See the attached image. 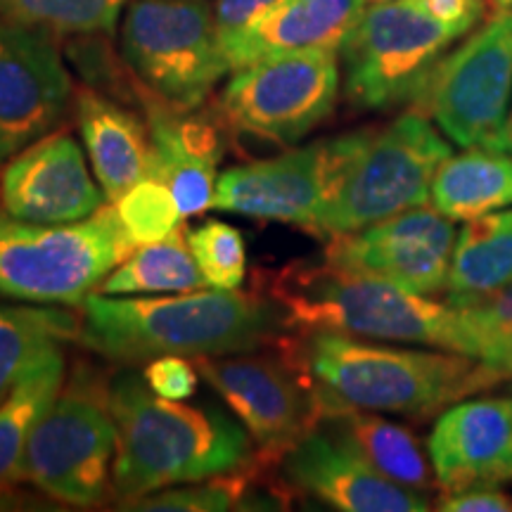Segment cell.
I'll use <instances>...</instances> for the list:
<instances>
[{"mask_svg":"<svg viewBox=\"0 0 512 512\" xmlns=\"http://www.w3.org/2000/svg\"><path fill=\"white\" fill-rule=\"evenodd\" d=\"M451 306L460 313L467 330L482 344V356L491 342L512 337V283L484 297Z\"/></svg>","mask_w":512,"mask_h":512,"instance_id":"31","label":"cell"},{"mask_svg":"<svg viewBox=\"0 0 512 512\" xmlns=\"http://www.w3.org/2000/svg\"><path fill=\"white\" fill-rule=\"evenodd\" d=\"M143 380L157 396H164V399L171 401H185L197 392L200 373H197L195 363H190L188 358L159 356L147 361Z\"/></svg>","mask_w":512,"mask_h":512,"instance_id":"32","label":"cell"},{"mask_svg":"<svg viewBox=\"0 0 512 512\" xmlns=\"http://www.w3.org/2000/svg\"><path fill=\"white\" fill-rule=\"evenodd\" d=\"M145 121L150 131V176L174 192L183 219L211 209L216 192V166L223 157L221 126L214 121L164 105L145 93Z\"/></svg>","mask_w":512,"mask_h":512,"instance_id":"19","label":"cell"},{"mask_svg":"<svg viewBox=\"0 0 512 512\" xmlns=\"http://www.w3.org/2000/svg\"><path fill=\"white\" fill-rule=\"evenodd\" d=\"M114 453L110 384L98 370L79 363L31 434L22 484L72 508H98L114 496Z\"/></svg>","mask_w":512,"mask_h":512,"instance_id":"7","label":"cell"},{"mask_svg":"<svg viewBox=\"0 0 512 512\" xmlns=\"http://www.w3.org/2000/svg\"><path fill=\"white\" fill-rule=\"evenodd\" d=\"M81 335V318L64 309L0 302V403L41 356Z\"/></svg>","mask_w":512,"mask_h":512,"instance_id":"26","label":"cell"},{"mask_svg":"<svg viewBox=\"0 0 512 512\" xmlns=\"http://www.w3.org/2000/svg\"><path fill=\"white\" fill-rule=\"evenodd\" d=\"M512 283V209L465 221L458 230L446 302L460 304Z\"/></svg>","mask_w":512,"mask_h":512,"instance_id":"24","label":"cell"},{"mask_svg":"<svg viewBox=\"0 0 512 512\" xmlns=\"http://www.w3.org/2000/svg\"><path fill=\"white\" fill-rule=\"evenodd\" d=\"M456 41L458 36L418 0L373 3L339 50L349 102L361 110L415 105Z\"/></svg>","mask_w":512,"mask_h":512,"instance_id":"9","label":"cell"},{"mask_svg":"<svg viewBox=\"0 0 512 512\" xmlns=\"http://www.w3.org/2000/svg\"><path fill=\"white\" fill-rule=\"evenodd\" d=\"M418 3L458 38L470 34L486 15V0H418Z\"/></svg>","mask_w":512,"mask_h":512,"instance_id":"35","label":"cell"},{"mask_svg":"<svg viewBox=\"0 0 512 512\" xmlns=\"http://www.w3.org/2000/svg\"><path fill=\"white\" fill-rule=\"evenodd\" d=\"M207 280L192 256L188 230L140 245L100 285V294H166L204 290Z\"/></svg>","mask_w":512,"mask_h":512,"instance_id":"27","label":"cell"},{"mask_svg":"<svg viewBox=\"0 0 512 512\" xmlns=\"http://www.w3.org/2000/svg\"><path fill=\"white\" fill-rule=\"evenodd\" d=\"M325 432L356 451L373 470L415 491L439 489L425 453L406 427L373 411H335L318 422Z\"/></svg>","mask_w":512,"mask_h":512,"instance_id":"22","label":"cell"},{"mask_svg":"<svg viewBox=\"0 0 512 512\" xmlns=\"http://www.w3.org/2000/svg\"><path fill=\"white\" fill-rule=\"evenodd\" d=\"M456 240L453 221L425 204L356 233L330 238L323 259L344 271L432 297L446 292Z\"/></svg>","mask_w":512,"mask_h":512,"instance_id":"13","label":"cell"},{"mask_svg":"<svg viewBox=\"0 0 512 512\" xmlns=\"http://www.w3.org/2000/svg\"><path fill=\"white\" fill-rule=\"evenodd\" d=\"M273 347L302 377L318 422L335 411L425 420L505 382L484 361L456 351L384 347L339 332H285Z\"/></svg>","mask_w":512,"mask_h":512,"instance_id":"1","label":"cell"},{"mask_svg":"<svg viewBox=\"0 0 512 512\" xmlns=\"http://www.w3.org/2000/svg\"><path fill=\"white\" fill-rule=\"evenodd\" d=\"M81 311L83 347L117 363L252 354L271 349L287 332L271 297L214 287L176 297L93 292Z\"/></svg>","mask_w":512,"mask_h":512,"instance_id":"2","label":"cell"},{"mask_svg":"<svg viewBox=\"0 0 512 512\" xmlns=\"http://www.w3.org/2000/svg\"><path fill=\"white\" fill-rule=\"evenodd\" d=\"M76 124L91 157L95 178L107 202H117L126 190L150 176L152 145L143 124L119 102L91 88L76 93Z\"/></svg>","mask_w":512,"mask_h":512,"instance_id":"21","label":"cell"},{"mask_svg":"<svg viewBox=\"0 0 512 512\" xmlns=\"http://www.w3.org/2000/svg\"><path fill=\"white\" fill-rule=\"evenodd\" d=\"M498 10H512V0H494Z\"/></svg>","mask_w":512,"mask_h":512,"instance_id":"38","label":"cell"},{"mask_svg":"<svg viewBox=\"0 0 512 512\" xmlns=\"http://www.w3.org/2000/svg\"><path fill=\"white\" fill-rule=\"evenodd\" d=\"M479 361H484L486 366L498 370L505 380H512V337L491 342Z\"/></svg>","mask_w":512,"mask_h":512,"instance_id":"36","label":"cell"},{"mask_svg":"<svg viewBox=\"0 0 512 512\" xmlns=\"http://www.w3.org/2000/svg\"><path fill=\"white\" fill-rule=\"evenodd\" d=\"M188 242L207 287L238 290L247 273L245 238L238 228L214 219L188 230Z\"/></svg>","mask_w":512,"mask_h":512,"instance_id":"30","label":"cell"},{"mask_svg":"<svg viewBox=\"0 0 512 512\" xmlns=\"http://www.w3.org/2000/svg\"><path fill=\"white\" fill-rule=\"evenodd\" d=\"M67 358L62 347L48 351L31 366L8 399L0 403V496L22 486V458L38 420L60 394Z\"/></svg>","mask_w":512,"mask_h":512,"instance_id":"25","label":"cell"},{"mask_svg":"<svg viewBox=\"0 0 512 512\" xmlns=\"http://www.w3.org/2000/svg\"><path fill=\"white\" fill-rule=\"evenodd\" d=\"M271 351L195 358L197 373L238 415L254 441L256 460L266 467L283 463L287 451L318 427L316 403L302 377L278 349Z\"/></svg>","mask_w":512,"mask_h":512,"instance_id":"12","label":"cell"},{"mask_svg":"<svg viewBox=\"0 0 512 512\" xmlns=\"http://www.w3.org/2000/svg\"><path fill=\"white\" fill-rule=\"evenodd\" d=\"M370 3H384V0H370Z\"/></svg>","mask_w":512,"mask_h":512,"instance_id":"39","label":"cell"},{"mask_svg":"<svg viewBox=\"0 0 512 512\" xmlns=\"http://www.w3.org/2000/svg\"><path fill=\"white\" fill-rule=\"evenodd\" d=\"M131 0H0V17L57 38L112 34Z\"/></svg>","mask_w":512,"mask_h":512,"instance_id":"28","label":"cell"},{"mask_svg":"<svg viewBox=\"0 0 512 512\" xmlns=\"http://www.w3.org/2000/svg\"><path fill=\"white\" fill-rule=\"evenodd\" d=\"M133 249L112 202L74 223H29L0 211V297L81 306Z\"/></svg>","mask_w":512,"mask_h":512,"instance_id":"6","label":"cell"},{"mask_svg":"<svg viewBox=\"0 0 512 512\" xmlns=\"http://www.w3.org/2000/svg\"><path fill=\"white\" fill-rule=\"evenodd\" d=\"M512 100V10H501L441 57L420 93V112L458 147L501 150Z\"/></svg>","mask_w":512,"mask_h":512,"instance_id":"10","label":"cell"},{"mask_svg":"<svg viewBox=\"0 0 512 512\" xmlns=\"http://www.w3.org/2000/svg\"><path fill=\"white\" fill-rule=\"evenodd\" d=\"M287 486L344 512H425L432 498L373 470L347 444L313 427L283 458Z\"/></svg>","mask_w":512,"mask_h":512,"instance_id":"17","label":"cell"},{"mask_svg":"<svg viewBox=\"0 0 512 512\" xmlns=\"http://www.w3.org/2000/svg\"><path fill=\"white\" fill-rule=\"evenodd\" d=\"M339 95L337 53L268 55L235 69L221 95L223 119L249 136L294 145L335 110Z\"/></svg>","mask_w":512,"mask_h":512,"instance_id":"11","label":"cell"},{"mask_svg":"<svg viewBox=\"0 0 512 512\" xmlns=\"http://www.w3.org/2000/svg\"><path fill=\"white\" fill-rule=\"evenodd\" d=\"M102 200L83 150L67 131L38 138L0 169V211L10 219L74 223L93 216Z\"/></svg>","mask_w":512,"mask_h":512,"instance_id":"15","label":"cell"},{"mask_svg":"<svg viewBox=\"0 0 512 512\" xmlns=\"http://www.w3.org/2000/svg\"><path fill=\"white\" fill-rule=\"evenodd\" d=\"M280 3L283 0H216L214 19L216 29H219V41L249 29Z\"/></svg>","mask_w":512,"mask_h":512,"instance_id":"34","label":"cell"},{"mask_svg":"<svg viewBox=\"0 0 512 512\" xmlns=\"http://www.w3.org/2000/svg\"><path fill=\"white\" fill-rule=\"evenodd\" d=\"M114 209H117L119 223L136 247L164 240L181 226L183 219L174 192L155 176H147L131 190H126L114 202Z\"/></svg>","mask_w":512,"mask_h":512,"instance_id":"29","label":"cell"},{"mask_svg":"<svg viewBox=\"0 0 512 512\" xmlns=\"http://www.w3.org/2000/svg\"><path fill=\"white\" fill-rule=\"evenodd\" d=\"M117 425L112 489L124 508L159 489L245 470L256 460L242 422L211 406L157 396L143 375L121 373L110 382Z\"/></svg>","mask_w":512,"mask_h":512,"instance_id":"3","label":"cell"},{"mask_svg":"<svg viewBox=\"0 0 512 512\" xmlns=\"http://www.w3.org/2000/svg\"><path fill=\"white\" fill-rule=\"evenodd\" d=\"M432 207L451 221H470L512 207V155L491 147H467L439 166Z\"/></svg>","mask_w":512,"mask_h":512,"instance_id":"23","label":"cell"},{"mask_svg":"<svg viewBox=\"0 0 512 512\" xmlns=\"http://www.w3.org/2000/svg\"><path fill=\"white\" fill-rule=\"evenodd\" d=\"M441 494L512 482V396L456 401L427 441Z\"/></svg>","mask_w":512,"mask_h":512,"instance_id":"18","label":"cell"},{"mask_svg":"<svg viewBox=\"0 0 512 512\" xmlns=\"http://www.w3.org/2000/svg\"><path fill=\"white\" fill-rule=\"evenodd\" d=\"M441 512H512V498L498 486H467L439 496Z\"/></svg>","mask_w":512,"mask_h":512,"instance_id":"33","label":"cell"},{"mask_svg":"<svg viewBox=\"0 0 512 512\" xmlns=\"http://www.w3.org/2000/svg\"><path fill=\"white\" fill-rule=\"evenodd\" d=\"M366 12V0H283L252 27L221 38L230 72L268 55L339 53Z\"/></svg>","mask_w":512,"mask_h":512,"instance_id":"20","label":"cell"},{"mask_svg":"<svg viewBox=\"0 0 512 512\" xmlns=\"http://www.w3.org/2000/svg\"><path fill=\"white\" fill-rule=\"evenodd\" d=\"M121 55L145 93L197 110L230 72L214 10L202 0H133L121 22Z\"/></svg>","mask_w":512,"mask_h":512,"instance_id":"8","label":"cell"},{"mask_svg":"<svg viewBox=\"0 0 512 512\" xmlns=\"http://www.w3.org/2000/svg\"><path fill=\"white\" fill-rule=\"evenodd\" d=\"M328 197L313 233H356L408 209L425 207L451 145L425 112L401 114L384 128H363L325 140Z\"/></svg>","mask_w":512,"mask_h":512,"instance_id":"5","label":"cell"},{"mask_svg":"<svg viewBox=\"0 0 512 512\" xmlns=\"http://www.w3.org/2000/svg\"><path fill=\"white\" fill-rule=\"evenodd\" d=\"M72 95L57 36L0 17V169L62 126Z\"/></svg>","mask_w":512,"mask_h":512,"instance_id":"14","label":"cell"},{"mask_svg":"<svg viewBox=\"0 0 512 512\" xmlns=\"http://www.w3.org/2000/svg\"><path fill=\"white\" fill-rule=\"evenodd\" d=\"M328 197L325 140L285 155L233 166L216 181L211 209L278 221L313 233Z\"/></svg>","mask_w":512,"mask_h":512,"instance_id":"16","label":"cell"},{"mask_svg":"<svg viewBox=\"0 0 512 512\" xmlns=\"http://www.w3.org/2000/svg\"><path fill=\"white\" fill-rule=\"evenodd\" d=\"M501 150H503V152H508V155H512V110H510V114H508V124H505V133H503Z\"/></svg>","mask_w":512,"mask_h":512,"instance_id":"37","label":"cell"},{"mask_svg":"<svg viewBox=\"0 0 512 512\" xmlns=\"http://www.w3.org/2000/svg\"><path fill=\"white\" fill-rule=\"evenodd\" d=\"M268 297L280 306L287 332H339L482 356V344L448 302L344 271L325 259L285 266L273 275Z\"/></svg>","mask_w":512,"mask_h":512,"instance_id":"4","label":"cell"}]
</instances>
